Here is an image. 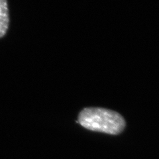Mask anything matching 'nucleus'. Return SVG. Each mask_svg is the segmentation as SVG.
<instances>
[{
	"label": "nucleus",
	"mask_w": 159,
	"mask_h": 159,
	"mask_svg": "<svg viewBox=\"0 0 159 159\" xmlns=\"http://www.w3.org/2000/svg\"><path fill=\"white\" fill-rule=\"evenodd\" d=\"M9 26V13L7 0H0V38L6 33Z\"/></svg>",
	"instance_id": "nucleus-2"
},
{
	"label": "nucleus",
	"mask_w": 159,
	"mask_h": 159,
	"mask_svg": "<svg viewBox=\"0 0 159 159\" xmlns=\"http://www.w3.org/2000/svg\"><path fill=\"white\" fill-rule=\"evenodd\" d=\"M76 122L88 130L111 135H119L126 127V121L121 114L102 107L83 109Z\"/></svg>",
	"instance_id": "nucleus-1"
}]
</instances>
